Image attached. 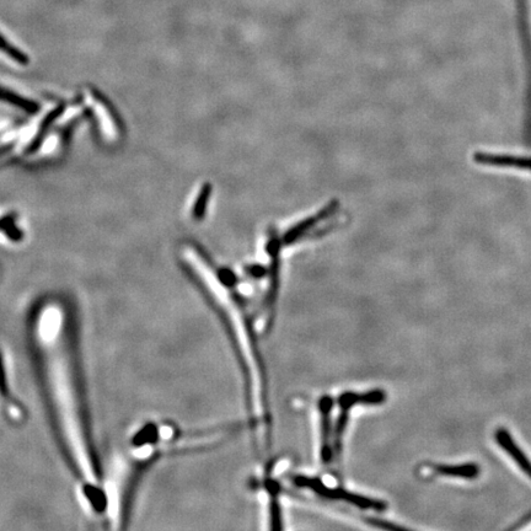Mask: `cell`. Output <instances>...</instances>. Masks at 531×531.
<instances>
[{
  "instance_id": "6da1fadb",
  "label": "cell",
  "mask_w": 531,
  "mask_h": 531,
  "mask_svg": "<svg viewBox=\"0 0 531 531\" xmlns=\"http://www.w3.org/2000/svg\"><path fill=\"white\" fill-rule=\"evenodd\" d=\"M34 337L52 409L69 457L82 479L89 486H96L98 475L75 373L67 311L62 304L42 305L35 318Z\"/></svg>"
},
{
  "instance_id": "7a4b0ae2",
  "label": "cell",
  "mask_w": 531,
  "mask_h": 531,
  "mask_svg": "<svg viewBox=\"0 0 531 531\" xmlns=\"http://www.w3.org/2000/svg\"><path fill=\"white\" fill-rule=\"evenodd\" d=\"M185 260L216 304L225 325H228L243 372L250 426L256 431L261 444L265 448L270 447L272 417L267 370L257 346L259 343L248 307L234 286L236 278L229 271H214L212 265L196 250H186Z\"/></svg>"
},
{
  "instance_id": "3957f363",
  "label": "cell",
  "mask_w": 531,
  "mask_h": 531,
  "mask_svg": "<svg viewBox=\"0 0 531 531\" xmlns=\"http://www.w3.org/2000/svg\"><path fill=\"white\" fill-rule=\"evenodd\" d=\"M292 482L294 486L309 490L327 501L350 504V506L358 509H374V511H383L385 509V503L382 501L357 495V493H352L342 487L326 485L323 481L316 479V477L295 475L292 477Z\"/></svg>"
},
{
  "instance_id": "277c9868",
  "label": "cell",
  "mask_w": 531,
  "mask_h": 531,
  "mask_svg": "<svg viewBox=\"0 0 531 531\" xmlns=\"http://www.w3.org/2000/svg\"><path fill=\"white\" fill-rule=\"evenodd\" d=\"M432 470L436 472L438 475H448V476H463V477H469L472 476V469L471 466H457V468H453V466H432Z\"/></svg>"
}]
</instances>
